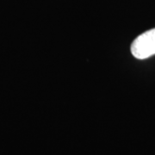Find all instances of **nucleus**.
Segmentation results:
<instances>
[{
    "mask_svg": "<svg viewBox=\"0 0 155 155\" xmlns=\"http://www.w3.org/2000/svg\"><path fill=\"white\" fill-rule=\"evenodd\" d=\"M131 52L138 60H145L155 55V28L137 36L131 45Z\"/></svg>",
    "mask_w": 155,
    "mask_h": 155,
    "instance_id": "nucleus-1",
    "label": "nucleus"
}]
</instances>
